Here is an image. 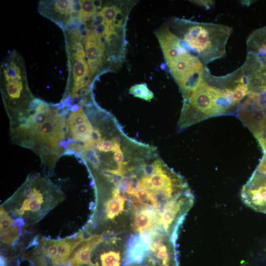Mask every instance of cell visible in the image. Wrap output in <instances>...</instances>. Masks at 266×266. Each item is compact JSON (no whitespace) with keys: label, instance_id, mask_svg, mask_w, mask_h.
<instances>
[{"label":"cell","instance_id":"1","mask_svg":"<svg viewBox=\"0 0 266 266\" xmlns=\"http://www.w3.org/2000/svg\"><path fill=\"white\" fill-rule=\"evenodd\" d=\"M67 114L66 106L62 103L51 104L34 98L27 118L10 127L13 142L35 153L50 174L66 153Z\"/></svg>","mask_w":266,"mask_h":266},{"label":"cell","instance_id":"2","mask_svg":"<svg viewBox=\"0 0 266 266\" xmlns=\"http://www.w3.org/2000/svg\"><path fill=\"white\" fill-rule=\"evenodd\" d=\"M233 86L225 76L212 75L206 67L198 85L184 98L179 129H186L212 117L236 112L239 106L233 98Z\"/></svg>","mask_w":266,"mask_h":266},{"label":"cell","instance_id":"3","mask_svg":"<svg viewBox=\"0 0 266 266\" xmlns=\"http://www.w3.org/2000/svg\"><path fill=\"white\" fill-rule=\"evenodd\" d=\"M177 26L182 39L205 66L224 58L233 29L228 26L178 20Z\"/></svg>","mask_w":266,"mask_h":266},{"label":"cell","instance_id":"4","mask_svg":"<svg viewBox=\"0 0 266 266\" xmlns=\"http://www.w3.org/2000/svg\"><path fill=\"white\" fill-rule=\"evenodd\" d=\"M63 198L61 190L46 178L29 176L11 199L18 200L19 208L16 212L21 219L26 214H43L52 207L49 204H57Z\"/></svg>","mask_w":266,"mask_h":266},{"label":"cell","instance_id":"5","mask_svg":"<svg viewBox=\"0 0 266 266\" xmlns=\"http://www.w3.org/2000/svg\"><path fill=\"white\" fill-rule=\"evenodd\" d=\"M264 108L258 103L254 93L250 91L236 111L238 118L256 139L266 131Z\"/></svg>","mask_w":266,"mask_h":266},{"label":"cell","instance_id":"6","mask_svg":"<svg viewBox=\"0 0 266 266\" xmlns=\"http://www.w3.org/2000/svg\"><path fill=\"white\" fill-rule=\"evenodd\" d=\"M241 197L248 206L266 214V174L256 170L243 186Z\"/></svg>","mask_w":266,"mask_h":266},{"label":"cell","instance_id":"7","mask_svg":"<svg viewBox=\"0 0 266 266\" xmlns=\"http://www.w3.org/2000/svg\"><path fill=\"white\" fill-rule=\"evenodd\" d=\"M84 41L85 56L91 77L102 65L105 59V43L101 37L93 32L89 33Z\"/></svg>","mask_w":266,"mask_h":266},{"label":"cell","instance_id":"8","mask_svg":"<svg viewBox=\"0 0 266 266\" xmlns=\"http://www.w3.org/2000/svg\"><path fill=\"white\" fill-rule=\"evenodd\" d=\"M156 36L167 63L186 51L191 52L185 42L166 27L156 33Z\"/></svg>","mask_w":266,"mask_h":266},{"label":"cell","instance_id":"9","mask_svg":"<svg viewBox=\"0 0 266 266\" xmlns=\"http://www.w3.org/2000/svg\"><path fill=\"white\" fill-rule=\"evenodd\" d=\"M102 241V235L91 236L83 240L73 251L70 261L72 266H91L93 263L91 261L92 252Z\"/></svg>","mask_w":266,"mask_h":266},{"label":"cell","instance_id":"10","mask_svg":"<svg viewBox=\"0 0 266 266\" xmlns=\"http://www.w3.org/2000/svg\"><path fill=\"white\" fill-rule=\"evenodd\" d=\"M158 213L157 210L146 207L136 213L134 227L141 233L151 230L154 225H157Z\"/></svg>","mask_w":266,"mask_h":266},{"label":"cell","instance_id":"11","mask_svg":"<svg viewBox=\"0 0 266 266\" xmlns=\"http://www.w3.org/2000/svg\"><path fill=\"white\" fill-rule=\"evenodd\" d=\"M82 232L64 240L58 241V259L59 265L65 264L73 250L83 241Z\"/></svg>","mask_w":266,"mask_h":266},{"label":"cell","instance_id":"12","mask_svg":"<svg viewBox=\"0 0 266 266\" xmlns=\"http://www.w3.org/2000/svg\"><path fill=\"white\" fill-rule=\"evenodd\" d=\"M125 200L121 197H112L105 203L106 219L114 220L124 211Z\"/></svg>","mask_w":266,"mask_h":266},{"label":"cell","instance_id":"13","mask_svg":"<svg viewBox=\"0 0 266 266\" xmlns=\"http://www.w3.org/2000/svg\"><path fill=\"white\" fill-rule=\"evenodd\" d=\"M79 1L80 5V19L82 23H85L94 17L97 10L100 9L101 7L100 1L90 0Z\"/></svg>","mask_w":266,"mask_h":266},{"label":"cell","instance_id":"14","mask_svg":"<svg viewBox=\"0 0 266 266\" xmlns=\"http://www.w3.org/2000/svg\"><path fill=\"white\" fill-rule=\"evenodd\" d=\"M102 20V23L106 26H113L117 19L123 17L121 9L117 6H106L99 13Z\"/></svg>","mask_w":266,"mask_h":266},{"label":"cell","instance_id":"15","mask_svg":"<svg viewBox=\"0 0 266 266\" xmlns=\"http://www.w3.org/2000/svg\"><path fill=\"white\" fill-rule=\"evenodd\" d=\"M53 10L61 16L70 18L74 13L75 1L70 0H58L52 3Z\"/></svg>","mask_w":266,"mask_h":266},{"label":"cell","instance_id":"16","mask_svg":"<svg viewBox=\"0 0 266 266\" xmlns=\"http://www.w3.org/2000/svg\"><path fill=\"white\" fill-rule=\"evenodd\" d=\"M40 247L45 254L52 260L56 266L59 265L58 259V241L42 240Z\"/></svg>","mask_w":266,"mask_h":266},{"label":"cell","instance_id":"17","mask_svg":"<svg viewBox=\"0 0 266 266\" xmlns=\"http://www.w3.org/2000/svg\"><path fill=\"white\" fill-rule=\"evenodd\" d=\"M102 266H121L122 256L119 251H109L100 255Z\"/></svg>","mask_w":266,"mask_h":266},{"label":"cell","instance_id":"18","mask_svg":"<svg viewBox=\"0 0 266 266\" xmlns=\"http://www.w3.org/2000/svg\"><path fill=\"white\" fill-rule=\"evenodd\" d=\"M135 97L150 101L154 98L153 92L148 88L145 83L136 84L132 86L129 91Z\"/></svg>","mask_w":266,"mask_h":266},{"label":"cell","instance_id":"19","mask_svg":"<svg viewBox=\"0 0 266 266\" xmlns=\"http://www.w3.org/2000/svg\"><path fill=\"white\" fill-rule=\"evenodd\" d=\"M4 72L5 81L22 80L20 68L13 62L10 63Z\"/></svg>","mask_w":266,"mask_h":266},{"label":"cell","instance_id":"20","mask_svg":"<svg viewBox=\"0 0 266 266\" xmlns=\"http://www.w3.org/2000/svg\"><path fill=\"white\" fill-rule=\"evenodd\" d=\"M20 234V232L19 228L14 225L5 233L1 234V242L7 245H12L18 239Z\"/></svg>","mask_w":266,"mask_h":266},{"label":"cell","instance_id":"21","mask_svg":"<svg viewBox=\"0 0 266 266\" xmlns=\"http://www.w3.org/2000/svg\"><path fill=\"white\" fill-rule=\"evenodd\" d=\"M15 222L2 206L1 207V234L7 231Z\"/></svg>","mask_w":266,"mask_h":266},{"label":"cell","instance_id":"22","mask_svg":"<svg viewBox=\"0 0 266 266\" xmlns=\"http://www.w3.org/2000/svg\"><path fill=\"white\" fill-rule=\"evenodd\" d=\"M193 2L207 9H210L215 3L214 1H193Z\"/></svg>","mask_w":266,"mask_h":266},{"label":"cell","instance_id":"23","mask_svg":"<svg viewBox=\"0 0 266 266\" xmlns=\"http://www.w3.org/2000/svg\"><path fill=\"white\" fill-rule=\"evenodd\" d=\"M128 266H154L148 263L144 260L140 264H134L132 265H130Z\"/></svg>","mask_w":266,"mask_h":266},{"label":"cell","instance_id":"24","mask_svg":"<svg viewBox=\"0 0 266 266\" xmlns=\"http://www.w3.org/2000/svg\"><path fill=\"white\" fill-rule=\"evenodd\" d=\"M1 266H6V260L3 256H1Z\"/></svg>","mask_w":266,"mask_h":266}]
</instances>
